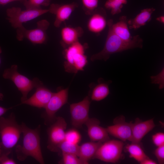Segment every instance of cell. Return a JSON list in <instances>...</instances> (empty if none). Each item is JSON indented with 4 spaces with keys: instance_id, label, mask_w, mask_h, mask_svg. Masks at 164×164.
Here are the masks:
<instances>
[{
    "instance_id": "cell-1",
    "label": "cell",
    "mask_w": 164,
    "mask_h": 164,
    "mask_svg": "<svg viewBox=\"0 0 164 164\" xmlns=\"http://www.w3.org/2000/svg\"><path fill=\"white\" fill-rule=\"evenodd\" d=\"M112 19L107 20L108 30L103 49L99 52L92 55L91 57L92 61L96 60L106 61L114 53L135 48H142L143 40L139 35L134 36L129 41L124 40L116 35L113 31Z\"/></svg>"
},
{
    "instance_id": "cell-2",
    "label": "cell",
    "mask_w": 164,
    "mask_h": 164,
    "mask_svg": "<svg viewBox=\"0 0 164 164\" xmlns=\"http://www.w3.org/2000/svg\"><path fill=\"white\" fill-rule=\"evenodd\" d=\"M23 135L22 145L16 147L15 152L18 159L24 161L28 157L31 156L39 163L44 164L40 146V125L32 129L22 122L21 125Z\"/></svg>"
},
{
    "instance_id": "cell-3",
    "label": "cell",
    "mask_w": 164,
    "mask_h": 164,
    "mask_svg": "<svg viewBox=\"0 0 164 164\" xmlns=\"http://www.w3.org/2000/svg\"><path fill=\"white\" fill-rule=\"evenodd\" d=\"M22 130L13 113L7 118L0 117V155L9 156L18 142Z\"/></svg>"
},
{
    "instance_id": "cell-4",
    "label": "cell",
    "mask_w": 164,
    "mask_h": 164,
    "mask_svg": "<svg viewBox=\"0 0 164 164\" xmlns=\"http://www.w3.org/2000/svg\"><path fill=\"white\" fill-rule=\"evenodd\" d=\"M87 44H82L79 41L64 49L63 54L65 60L64 67L68 73H76L82 71L87 64V56L85 54Z\"/></svg>"
},
{
    "instance_id": "cell-5",
    "label": "cell",
    "mask_w": 164,
    "mask_h": 164,
    "mask_svg": "<svg viewBox=\"0 0 164 164\" xmlns=\"http://www.w3.org/2000/svg\"><path fill=\"white\" fill-rule=\"evenodd\" d=\"M49 12L48 9H26L22 10L19 7H12L6 11L7 19L14 28L19 29L23 27L22 24L30 21Z\"/></svg>"
},
{
    "instance_id": "cell-6",
    "label": "cell",
    "mask_w": 164,
    "mask_h": 164,
    "mask_svg": "<svg viewBox=\"0 0 164 164\" xmlns=\"http://www.w3.org/2000/svg\"><path fill=\"white\" fill-rule=\"evenodd\" d=\"M124 144L122 141L110 139L101 145L94 159L104 162L115 163L121 159Z\"/></svg>"
},
{
    "instance_id": "cell-7",
    "label": "cell",
    "mask_w": 164,
    "mask_h": 164,
    "mask_svg": "<svg viewBox=\"0 0 164 164\" xmlns=\"http://www.w3.org/2000/svg\"><path fill=\"white\" fill-rule=\"evenodd\" d=\"M17 65H12L10 68L4 70L2 76L4 78L12 80L21 92L22 96L21 101L22 102L27 99L29 92L35 88L36 78L30 80L19 73L17 71Z\"/></svg>"
},
{
    "instance_id": "cell-8",
    "label": "cell",
    "mask_w": 164,
    "mask_h": 164,
    "mask_svg": "<svg viewBox=\"0 0 164 164\" xmlns=\"http://www.w3.org/2000/svg\"><path fill=\"white\" fill-rule=\"evenodd\" d=\"M67 123L65 119L60 116L56 117L47 130L48 135L47 148L54 152H59L60 144L64 140Z\"/></svg>"
},
{
    "instance_id": "cell-9",
    "label": "cell",
    "mask_w": 164,
    "mask_h": 164,
    "mask_svg": "<svg viewBox=\"0 0 164 164\" xmlns=\"http://www.w3.org/2000/svg\"><path fill=\"white\" fill-rule=\"evenodd\" d=\"M68 88L62 89L53 93L50 99L44 108L43 114L45 125H50L55 120L56 114L68 101Z\"/></svg>"
},
{
    "instance_id": "cell-10",
    "label": "cell",
    "mask_w": 164,
    "mask_h": 164,
    "mask_svg": "<svg viewBox=\"0 0 164 164\" xmlns=\"http://www.w3.org/2000/svg\"><path fill=\"white\" fill-rule=\"evenodd\" d=\"M50 22L46 19L39 21L37 23V27L28 30L24 26L17 29L16 37L19 41L26 38L33 44H43L47 40L46 31L50 26Z\"/></svg>"
},
{
    "instance_id": "cell-11",
    "label": "cell",
    "mask_w": 164,
    "mask_h": 164,
    "mask_svg": "<svg viewBox=\"0 0 164 164\" xmlns=\"http://www.w3.org/2000/svg\"><path fill=\"white\" fill-rule=\"evenodd\" d=\"M90 103V97L87 96L81 101L70 105L71 123L75 128H81L89 118Z\"/></svg>"
},
{
    "instance_id": "cell-12",
    "label": "cell",
    "mask_w": 164,
    "mask_h": 164,
    "mask_svg": "<svg viewBox=\"0 0 164 164\" xmlns=\"http://www.w3.org/2000/svg\"><path fill=\"white\" fill-rule=\"evenodd\" d=\"M36 91L30 98L21 103L41 108H44L48 102L53 93L45 87L39 79L36 78Z\"/></svg>"
},
{
    "instance_id": "cell-13",
    "label": "cell",
    "mask_w": 164,
    "mask_h": 164,
    "mask_svg": "<svg viewBox=\"0 0 164 164\" xmlns=\"http://www.w3.org/2000/svg\"><path fill=\"white\" fill-rule=\"evenodd\" d=\"M131 122L125 121L123 116L116 117L113 121V125L106 128L109 134L124 142L130 141L132 137Z\"/></svg>"
},
{
    "instance_id": "cell-14",
    "label": "cell",
    "mask_w": 164,
    "mask_h": 164,
    "mask_svg": "<svg viewBox=\"0 0 164 164\" xmlns=\"http://www.w3.org/2000/svg\"><path fill=\"white\" fill-rule=\"evenodd\" d=\"M78 6V4L75 2L67 4H50L48 9L49 12L56 16L54 26L57 28L60 27L63 22L69 19L72 12Z\"/></svg>"
},
{
    "instance_id": "cell-15",
    "label": "cell",
    "mask_w": 164,
    "mask_h": 164,
    "mask_svg": "<svg viewBox=\"0 0 164 164\" xmlns=\"http://www.w3.org/2000/svg\"><path fill=\"white\" fill-rule=\"evenodd\" d=\"M155 126L153 118L143 121L136 118L134 123L131 122L132 137L130 142L141 144L143 137Z\"/></svg>"
},
{
    "instance_id": "cell-16",
    "label": "cell",
    "mask_w": 164,
    "mask_h": 164,
    "mask_svg": "<svg viewBox=\"0 0 164 164\" xmlns=\"http://www.w3.org/2000/svg\"><path fill=\"white\" fill-rule=\"evenodd\" d=\"M99 120L89 118L85 123L87 128L88 136L91 141L104 142L110 139L106 128L101 126Z\"/></svg>"
},
{
    "instance_id": "cell-17",
    "label": "cell",
    "mask_w": 164,
    "mask_h": 164,
    "mask_svg": "<svg viewBox=\"0 0 164 164\" xmlns=\"http://www.w3.org/2000/svg\"><path fill=\"white\" fill-rule=\"evenodd\" d=\"M87 23V26L91 32L96 34L102 32L107 25L106 12L101 7L97 8L91 15Z\"/></svg>"
},
{
    "instance_id": "cell-18",
    "label": "cell",
    "mask_w": 164,
    "mask_h": 164,
    "mask_svg": "<svg viewBox=\"0 0 164 164\" xmlns=\"http://www.w3.org/2000/svg\"><path fill=\"white\" fill-rule=\"evenodd\" d=\"M84 33L83 28L80 26L63 27L61 31L60 43L61 46L64 49L79 41V38L82 37Z\"/></svg>"
},
{
    "instance_id": "cell-19",
    "label": "cell",
    "mask_w": 164,
    "mask_h": 164,
    "mask_svg": "<svg viewBox=\"0 0 164 164\" xmlns=\"http://www.w3.org/2000/svg\"><path fill=\"white\" fill-rule=\"evenodd\" d=\"M100 142L91 141L84 143L79 146L78 156L86 164L94 157L99 147L102 144Z\"/></svg>"
},
{
    "instance_id": "cell-20",
    "label": "cell",
    "mask_w": 164,
    "mask_h": 164,
    "mask_svg": "<svg viewBox=\"0 0 164 164\" xmlns=\"http://www.w3.org/2000/svg\"><path fill=\"white\" fill-rule=\"evenodd\" d=\"M155 10L153 8H147L141 11L133 19L128 21V28L136 30L144 26L151 19V15Z\"/></svg>"
},
{
    "instance_id": "cell-21",
    "label": "cell",
    "mask_w": 164,
    "mask_h": 164,
    "mask_svg": "<svg viewBox=\"0 0 164 164\" xmlns=\"http://www.w3.org/2000/svg\"><path fill=\"white\" fill-rule=\"evenodd\" d=\"M97 84L94 85L92 90L90 97L92 101H101L107 97L110 93L109 86L112 82L111 80L106 81L100 78Z\"/></svg>"
},
{
    "instance_id": "cell-22",
    "label": "cell",
    "mask_w": 164,
    "mask_h": 164,
    "mask_svg": "<svg viewBox=\"0 0 164 164\" xmlns=\"http://www.w3.org/2000/svg\"><path fill=\"white\" fill-rule=\"evenodd\" d=\"M128 20L125 16H121L119 21L111 25V28L113 32L122 39L129 41L133 36H131L128 27Z\"/></svg>"
},
{
    "instance_id": "cell-23",
    "label": "cell",
    "mask_w": 164,
    "mask_h": 164,
    "mask_svg": "<svg viewBox=\"0 0 164 164\" xmlns=\"http://www.w3.org/2000/svg\"><path fill=\"white\" fill-rule=\"evenodd\" d=\"M125 149L129 153L130 158L134 159L139 163L149 157L143 150L141 144L131 142L126 145Z\"/></svg>"
},
{
    "instance_id": "cell-24",
    "label": "cell",
    "mask_w": 164,
    "mask_h": 164,
    "mask_svg": "<svg viewBox=\"0 0 164 164\" xmlns=\"http://www.w3.org/2000/svg\"><path fill=\"white\" fill-rule=\"evenodd\" d=\"M127 0H107L104 4L105 7L111 10V14L113 15L120 13L123 5L127 3Z\"/></svg>"
},
{
    "instance_id": "cell-25",
    "label": "cell",
    "mask_w": 164,
    "mask_h": 164,
    "mask_svg": "<svg viewBox=\"0 0 164 164\" xmlns=\"http://www.w3.org/2000/svg\"><path fill=\"white\" fill-rule=\"evenodd\" d=\"M79 146L78 144L64 140L60 145L59 149V152L61 151L62 153L73 154L78 156Z\"/></svg>"
},
{
    "instance_id": "cell-26",
    "label": "cell",
    "mask_w": 164,
    "mask_h": 164,
    "mask_svg": "<svg viewBox=\"0 0 164 164\" xmlns=\"http://www.w3.org/2000/svg\"><path fill=\"white\" fill-rule=\"evenodd\" d=\"M81 136L79 132L75 129H71L65 132L64 140L69 142L78 144Z\"/></svg>"
},
{
    "instance_id": "cell-27",
    "label": "cell",
    "mask_w": 164,
    "mask_h": 164,
    "mask_svg": "<svg viewBox=\"0 0 164 164\" xmlns=\"http://www.w3.org/2000/svg\"><path fill=\"white\" fill-rule=\"evenodd\" d=\"M62 159L60 163L63 164H86L76 155L62 153Z\"/></svg>"
},
{
    "instance_id": "cell-28",
    "label": "cell",
    "mask_w": 164,
    "mask_h": 164,
    "mask_svg": "<svg viewBox=\"0 0 164 164\" xmlns=\"http://www.w3.org/2000/svg\"><path fill=\"white\" fill-rule=\"evenodd\" d=\"M51 0H26L23 2L26 9L41 8V6H47L50 5Z\"/></svg>"
},
{
    "instance_id": "cell-29",
    "label": "cell",
    "mask_w": 164,
    "mask_h": 164,
    "mask_svg": "<svg viewBox=\"0 0 164 164\" xmlns=\"http://www.w3.org/2000/svg\"><path fill=\"white\" fill-rule=\"evenodd\" d=\"M99 0H82L83 9L87 15H91L97 8Z\"/></svg>"
},
{
    "instance_id": "cell-30",
    "label": "cell",
    "mask_w": 164,
    "mask_h": 164,
    "mask_svg": "<svg viewBox=\"0 0 164 164\" xmlns=\"http://www.w3.org/2000/svg\"><path fill=\"white\" fill-rule=\"evenodd\" d=\"M151 82L152 84L159 85V89L164 87V68L157 75L150 77Z\"/></svg>"
},
{
    "instance_id": "cell-31",
    "label": "cell",
    "mask_w": 164,
    "mask_h": 164,
    "mask_svg": "<svg viewBox=\"0 0 164 164\" xmlns=\"http://www.w3.org/2000/svg\"><path fill=\"white\" fill-rule=\"evenodd\" d=\"M152 139L154 144L157 147L164 145V133L159 132L152 135Z\"/></svg>"
},
{
    "instance_id": "cell-32",
    "label": "cell",
    "mask_w": 164,
    "mask_h": 164,
    "mask_svg": "<svg viewBox=\"0 0 164 164\" xmlns=\"http://www.w3.org/2000/svg\"><path fill=\"white\" fill-rule=\"evenodd\" d=\"M154 154L159 164L164 163V145L157 147L154 152Z\"/></svg>"
},
{
    "instance_id": "cell-33",
    "label": "cell",
    "mask_w": 164,
    "mask_h": 164,
    "mask_svg": "<svg viewBox=\"0 0 164 164\" xmlns=\"http://www.w3.org/2000/svg\"><path fill=\"white\" fill-rule=\"evenodd\" d=\"M16 162L8 156L0 155V164H15Z\"/></svg>"
},
{
    "instance_id": "cell-34",
    "label": "cell",
    "mask_w": 164,
    "mask_h": 164,
    "mask_svg": "<svg viewBox=\"0 0 164 164\" xmlns=\"http://www.w3.org/2000/svg\"><path fill=\"white\" fill-rule=\"evenodd\" d=\"M140 163L141 164H156L157 163L148 157L142 160Z\"/></svg>"
},
{
    "instance_id": "cell-35",
    "label": "cell",
    "mask_w": 164,
    "mask_h": 164,
    "mask_svg": "<svg viewBox=\"0 0 164 164\" xmlns=\"http://www.w3.org/2000/svg\"><path fill=\"white\" fill-rule=\"evenodd\" d=\"M26 0H0V5H5L14 1H20L23 3Z\"/></svg>"
},
{
    "instance_id": "cell-36",
    "label": "cell",
    "mask_w": 164,
    "mask_h": 164,
    "mask_svg": "<svg viewBox=\"0 0 164 164\" xmlns=\"http://www.w3.org/2000/svg\"><path fill=\"white\" fill-rule=\"evenodd\" d=\"M12 107L6 108L0 106V117L2 116L7 111L12 109Z\"/></svg>"
},
{
    "instance_id": "cell-37",
    "label": "cell",
    "mask_w": 164,
    "mask_h": 164,
    "mask_svg": "<svg viewBox=\"0 0 164 164\" xmlns=\"http://www.w3.org/2000/svg\"><path fill=\"white\" fill-rule=\"evenodd\" d=\"M156 19L157 21L162 23H164V17L163 16H159V17L157 18Z\"/></svg>"
},
{
    "instance_id": "cell-38",
    "label": "cell",
    "mask_w": 164,
    "mask_h": 164,
    "mask_svg": "<svg viewBox=\"0 0 164 164\" xmlns=\"http://www.w3.org/2000/svg\"><path fill=\"white\" fill-rule=\"evenodd\" d=\"M3 97L4 96L3 94L2 93H0V101H2Z\"/></svg>"
},
{
    "instance_id": "cell-39",
    "label": "cell",
    "mask_w": 164,
    "mask_h": 164,
    "mask_svg": "<svg viewBox=\"0 0 164 164\" xmlns=\"http://www.w3.org/2000/svg\"><path fill=\"white\" fill-rule=\"evenodd\" d=\"M2 52V50L1 47H0V54ZM0 62H1V61H0Z\"/></svg>"
}]
</instances>
